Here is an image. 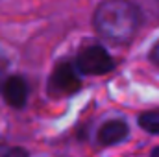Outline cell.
Here are the masks:
<instances>
[{"label":"cell","mask_w":159,"mask_h":157,"mask_svg":"<svg viewBox=\"0 0 159 157\" xmlns=\"http://www.w3.org/2000/svg\"><path fill=\"white\" fill-rule=\"evenodd\" d=\"M143 22L141 9L131 0H102L93 13L94 32L111 44H126Z\"/></svg>","instance_id":"1"},{"label":"cell","mask_w":159,"mask_h":157,"mask_svg":"<svg viewBox=\"0 0 159 157\" xmlns=\"http://www.w3.org/2000/svg\"><path fill=\"white\" fill-rule=\"evenodd\" d=\"M81 89V72L74 61H59L50 78H48V94L56 98L70 96Z\"/></svg>","instance_id":"2"},{"label":"cell","mask_w":159,"mask_h":157,"mask_svg":"<svg viewBox=\"0 0 159 157\" xmlns=\"http://www.w3.org/2000/svg\"><path fill=\"white\" fill-rule=\"evenodd\" d=\"M76 67L85 76H102L115 69V59L100 44H87L76 54Z\"/></svg>","instance_id":"3"},{"label":"cell","mask_w":159,"mask_h":157,"mask_svg":"<svg viewBox=\"0 0 159 157\" xmlns=\"http://www.w3.org/2000/svg\"><path fill=\"white\" fill-rule=\"evenodd\" d=\"M0 89H2V96L6 100V104L11 105L13 109H22L26 105L30 89H28V83L22 76H19V74L7 76L2 81Z\"/></svg>","instance_id":"4"},{"label":"cell","mask_w":159,"mask_h":157,"mask_svg":"<svg viewBox=\"0 0 159 157\" xmlns=\"http://www.w3.org/2000/svg\"><path fill=\"white\" fill-rule=\"evenodd\" d=\"M128 137H129V128H128L126 120L111 118L98 128L96 142L100 146H117L120 142H124Z\"/></svg>","instance_id":"5"},{"label":"cell","mask_w":159,"mask_h":157,"mask_svg":"<svg viewBox=\"0 0 159 157\" xmlns=\"http://www.w3.org/2000/svg\"><path fill=\"white\" fill-rule=\"evenodd\" d=\"M137 122H139V126L144 131L159 135V109H150V111L141 113L139 118H137Z\"/></svg>","instance_id":"6"},{"label":"cell","mask_w":159,"mask_h":157,"mask_svg":"<svg viewBox=\"0 0 159 157\" xmlns=\"http://www.w3.org/2000/svg\"><path fill=\"white\" fill-rule=\"evenodd\" d=\"M150 59H152V63H154V65H157V67H159V41L154 44V48L150 50Z\"/></svg>","instance_id":"7"},{"label":"cell","mask_w":159,"mask_h":157,"mask_svg":"<svg viewBox=\"0 0 159 157\" xmlns=\"http://www.w3.org/2000/svg\"><path fill=\"white\" fill-rule=\"evenodd\" d=\"M6 67H7V61L0 56V85H2V81H4V72H6Z\"/></svg>","instance_id":"8"},{"label":"cell","mask_w":159,"mask_h":157,"mask_svg":"<svg viewBox=\"0 0 159 157\" xmlns=\"http://www.w3.org/2000/svg\"><path fill=\"white\" fill-rule=\"evenodd\" d=\"M152 155H154V157L159 155V148H154V150H152Z\"/></svg>","instance_id":"9"}]
</instances>
